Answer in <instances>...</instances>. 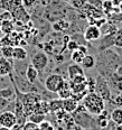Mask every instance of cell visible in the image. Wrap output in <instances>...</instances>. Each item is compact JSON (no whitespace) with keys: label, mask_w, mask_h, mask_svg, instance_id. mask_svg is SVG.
Masks as SVG:
<instances>
[{"label":"cell","mask_w":122,"mask_h":130,"mask_svg":"<svg viewBox=\"0 0 122 130\" xmlns=\"http://www.w3.org/2000/svg\"><path fill=\"white\" fill-rule=\"evenodd\" d=\"M121 64L122 56L116 51L108 48L104 51H100L96 54L95 67L97 69L99 74H101L104 77H108L113 72H115L118 66Z\"/></svg>","instance_id":"cell-1"},{"label":"cell","mask_w":122,"mask_h":130,"mask_svg":"<svg viewBox=\"0 0 122 130\" xmlns=\"http://www.w3.org/2000/svg\"><path fill=\"white\" fill-rule=\"evenodd\" d=\"M81 102L85 110L93 116L101 115L105 110V101L95 92H88Z\"/></svg>","instance_id":"cell-2"},{"label":"cell","mask_w":122,"mask_h":130,"mask_svg":"<svg viewBox=\"0 0 122 130\" xmlns=\"http://www.w3.org/2000/svg\"><path fill=\"white\" fill-rule=\"evenodd\" d=\"M72 117L74 119L75 123L78 127H81V129H95V127H97L96 120L93 118V115H91L90 112L85 110V108L83 105L78 104L77 109L72 113Z\"/></svg>","instance_id":"cell-3"},{"label":"cell","mask_w":122,"mask_h":130,"mask_svg":"<svg viewBox=\"0 0 122 130\" xmlns=\"http://www.w3.org/2000/svg\"><path fill=\"white\" fill-rule=\"evenodd\" d=\"M94 92L99 94L105 102L111 101L112 92H111V89H110L109 84H108L107 78L104 76H102L101 74H99L95 77V88H94Z\"/></svg>","instance_id":"cell-4"},{"label":"cell","mask_w":122,"mask_h":130,"mask_svg":"<svg viewBox=\"0 0 122 130\" xmlns=\"http://www.w3.org/2000/svg\"><path fill=\"white\" fill-rule=\"evenodd\" d=\"M65 81L66 80L63 77V75L53 73V74L48 75V76L46 77V80L44 81L45 90L50 92V93H57L62 89V86L64 85Z\"/></svg>","instance_id":"cell-5"},{"label":"cell","mask_w":122,"mask_h":130,"mask_svg":"<svg viewBox=\"0 0 122 130\" xmlns=\"http://www.w3.org/2000/svg\"><path fill=\"white\" fill-rule=\"evenodd\" d=\"M30 64L37 70L39 73L44 72L48 65V56L47 54L43 51H38V52L32 53V56L30 58Z\"/></svg>","instance_id":"cell-6"},{"label":"cell","mask_w":122,"mask_h":130,"mask_svg":"<svg viewBox=\"0 0 122 130\" xmlns=\"http://www.w3.org/2000/svg\"><path fill=\"white\" fill-rule=\"evenodd\" d=\"M105 78L108 81V84L110 86L112 94L122 93V76L116 74V72H113L112 74Z\"/></svg>","instance_id":"cell-7"},{"label":"cell","mask_w":122,"mask_h":130,"mask_svg":"<svg viewBox=\"0 0 122 130\" xmlns=\"http://www.w3.org/2000/svg\"><path fill=\"white\" fill-rule=\"evenodd\" d=\"M16 124H17V118L12 111L4 110L0 113V126L12 129Z\"/></svg>","instance_id":"cell-8"},{"label":"cell","mask_w":122,"mask_h":130,"mask_svg":"<svg viewBox=\"0 0 122 130\" xmlns=\"http://www.w3.org/2000/svg\"><path fill=\"white\" fill-rule=\"evenodd\" d=\"M83 36H84V39H85L86 42H96V40H99L100 37L102 36L101 29H100V27H97L96 25L91 24V25H89L85 28Z\"/></svg>","instance_id":"cell-9"},{"label":"cell","mask_w":122,"mask_h":130,"mask_svg":"<svg viewBox=\"0 0 122 130\" xmlns=\"http://www.w3.org/2000/svg\"><path fill=\"white\" fill-rule=\"evenodd\" d=\"M114 34L115 32H111V34L102 35V36L100 37L99 44H97V52L108 50V48L114 46Z\"/></svg>","instance_id":"cell-10"},{"label":"cell","mask_w":122,"mask_h":130,"mask_svg":"<svg viewBox=\"0 0 122 130\" xmlns=\"http://www.w3.org/2000/svg\"><path fill=\"white\" fill-rule=\"evenodd\" d=\"M11 16L13 20H18L21 21V23H27L29 19H30V16L27 12L26 8L23 6V4L19 5L15 8V9L11 11Z\"/></svg>","instance_id":"cell-11"},{"label":"cell","mask_w":122,"mask_h":130,"mask_svg":"<svg viewBox=\"0 0 122 130\" xmlns=\"http://www.w3.org/2000/svg\"><path fill=\"white\" fill-rule=\"evenodd\" d=\"M13 71V64L11 59H8L4 56L0 57V77L9 76Z\"/></svg>","instance_id":"cell-12"},{"label":"cell","mask_w":122,"mask_h":130,"mask_svg":"<svg viewBox=\"0 0 122 130\" xmlns=\"http://www.w3.org/2000/svg\"><path fill=\"white\" fill-rule=\"evenodd\" d=\"M39 72L32 66V64H28L25 70V77L27 81H29L32 84H36V81L38 78Z\"/></svg>","instance_id":"cell-13"},{"label":"cell","mask_w":122,"mask_h":130,"mask_svg":"<svg viewBox=\"0 0 122 130\" xmlns=\"http://www.w3.org/2000/svg\"><path fill=\"white\" fill-rule=\"evenodd\" d=\"M28 57V53L24 47L21 46H13L12 51V59L18 62H24Z\"/></svg>","instance_id":"cell-14"},{"label":"cell","mask_w":122,"mask_h":130,"mask_svg":"<svg viewBox=\"0 0 122 130\" xmlns=\"http://www.w3.org/2000/svg\"><path fill=\"white\" fill-rule=\"evenodd\" d=\"M78 107V101L74 99V98H67V99L63 100V110L66 111L67 113L72 115Z\"/></svg>","instance_id":"cell-15"},{"label":"cell","mask_w":122,"mask_h":130,"mask_svg":"<svg viewBox=\"0 0 122 130\" xmlns=\"http://www.w3.org/2000/svg\"><path fill=\"white\" fill-rule=\"evenodd\" d=\"M67 74L69 80H72L78 75H84V69L81 66V64H71L69 66H67Z\"/></svg>","instance_id":"cell-16"},{"label":"cell","mask_w":122,"mask_h":130,"mask_svg":"<svg viewBox=\"0 0 122 130\" xmlns=\"http://www.w3.org/2000/svg\"><path fill=\"white\" fill-rule=\"evenodd\" d=\"M81 66L84 70H91L93 67H95V56L91 55V54H85L82 63H81Z\"/></svg>","instance_id":"cell-17"},{"label":"cell","mask_w":122,"mask_h":130,"mask_svg":"<svg viewBox=\"0 0 122 130\" xmlns=\"http://www.w3.org/2000/svg\"><path fill=\"white\" fill-rule=\"evenodd\" d=\"M88 80V78H86ZM71 85V90L72 94H78V93H83V92L88 91V82H82V83H69Z\"/></svg>","instance_id":"cell-18"},{"label":"cell","mask_w":122,"mask_h":130,"mask_svg":"<svg viewBox=\"0 0 122 130\" xmlns=\"http://www.w3.org/2000/svg\"><path fill=\"white\" fill-rule=\"evenodd\" d=\"M58 94V98L62 100L64 99H67V98H71L72 96V90H71V85H69V83L67 82V81H65L64 85L62 86V89L57 92Z\"/></svg>","instance_id":"cell-19"},{"label":"cell","mask_w":122,"mask_h":130,"mask_svg":"<svg viewBox=\"0 0 122 130\" xmlns=\"http://www.w3.org/2000/svg\"><path fill=\"white\" fill-rule=\"evenodd\" d=\"M111 121L114 124H122V108L116 107L111 112Z\"/></svg>","instance_id":"cell-20"},{"label":"cell","mask_w":122,"mask_h":130,"mask_svg":"<svg viewBox=\"0 0 122 130\" xmlns=\"http://www.w3.org/2000/svg\"><path fill=\"white\" fill-rule=\"evenodd\" d=\"M69 26H71L69 21H67L65 19H59V20H57V21H55V23H54L53 28H54V30H56V31H63V30L68 29Z\"/></svg>","instance_id":"cell-21"},{"label":"cell","mask_w":122,"mask_h":130,"mask_svg":"<svg viewBox=\"0 0 122 130\" xmlns=\"http://www.w3.org/2000/svg\"><path fill=\"white\" fill-rule=\"evenodd\" d=\"M63 109V100L62 99H55V100H50L48 102V110L51 112H56V111Z\"/></svg>","instance_id":"cell-22"},{"label":"cell","mask_w":122,"mask_h":130,"mask_svg":"<svg viewBox=\"0 0 122 130\" xmlns=\"http://www.w3.org/2000/svg\"><path fill=\"white\" fill-rule=\"evenodd\" d=\"M13 29H15V25H13V19H9V20H5L4 23L0 25V30L4 34L9 35Z\"/></svg>","instance_id":"cell-23"},{"label":"cell","mask_w":122,"mask_h":130,"mask_svg":"<svg viewBox=\"0 0 122 130\" xmlns=\"http://www.w3.org/2000/svg\"><path fill=\"white\" fill-rule=\"evenodd\" d=\"M46 119V116L44 113H38V112H32L28 116V120L30 122H34L36 124H39L40 122H43Z\"/></svg>","instance_id":"cell-24"},{"label":"cell","mask_w":122,"mask_h":130,"mask_svg":"<svg viewBox=\"0 0 122 130\" xmlns=\"http://www.w3.org/2000/svg\"><path fill=\"white\" fill-rule=\"evenodd\" d=\"M84 56H85V54H84L82 51H80L77 48V50H75V51H73V52H72V54H71V59H72L73 63L81 64V63H82V61H83Z\"/></svg>","instance_id":"cell-25"},{"label":"cell","mask_w":122,"mask_h":130,"mask_svg":"<svg viewBox=\"0 0 122 130\" xmlns=\"http://www.w3.org/2000/svg\"><path fill=\"white\" fill-rule=\"evenodd\" d=\"M0 95H1L4 99H7L10 101V99L13 98L16 95V92L13 88H4V89H0Z\"/></svg>","instance_id":"cell-26"},{"label":"cell","mask_w":122,"mask_h":130,"mask_svg":"<svg viewBox=\"0 0 122 130\" xmlns=\"http://www.w3.org/2000/svg\"><path fill=\"white\" fill-rule=\"evenodd\" d=\"M12 51H13L12 45H4L0 48L1 56H4V57H6L8 59H12Z\"/></svg>","instance_id":"cell-27"},{"label":"cell","mask_w":122,"mask_h":130,"mask_svg":"<svg viewBox=\"0 0 122 130\" xmlns=\"http://www.w3.org/2000/svg\"><path fill=\"white\" fill-rule=\"evenodd\" d=\"M114 47L122 48V28H119L114 34Z\"/></svg>","instance_id":"cell-28"},{"label":"cell","mask_w":122,"mask_h":130,"mask_svg":"<svg viewBox=\"0 0 122 130\" xmlns=\"http://www.w3.org/2000/svg\"><path fill=\"white\" fill-rule=\"evenodd\" d=\"M110 103L114 104V105H116V107H119V108H122V93H118V94H115V95H113L112 94Z\"/></svg>","instance_id":"cell-29"},{"label":"cell","mask_w":122,"mask_h":130,"mask_svg":"<svg viewBox=\"0 0 122 130\" xmlns=\"http://www.w3.org/2000/svg\"><path fill=\"white\" fill-rule=\"evenodd\" d=\"M23 130H40V128L38 124L28 121V122H25V124L23 126Z\"/></svg>","instance_id":"cell-30"},{"label":"cell","mask_w":122,"mask_h":130,"mask_svg":"<svg viewBox=\"0 0 122 130\" xmlns=\"http://www.w3.org/2000/svg\"><path fill=\"white\" fill-rule=\"evenodd\" d=\"M38 2V0H21V4L23 6L26 8V9H29V8L35 7Z\"/></svg>","instance_id":"cell-31"},{"label":"cell","mask_w":122,"mask_h":130,"mask_svg":"<svg viewBox=\"0 0 122 130\" xmlns=\"http://www.w3.org/2000/svg\"><path fill=\"white\" fill-rule=\"evenodd\" d=\"M38 126H39L40 130H54V127L51 126V123L49 122V121L46 120V119L43 121V122H40Z\"/></svg>","instance_id":"cell-32"},{"label":"cell","mask_w":122,"mask_h":130,"mask_svg":"<svg viewBox=\"0 0 122 130\" xmlns=\"http://www.w3.org/2000/svg\"><path fill=\"white\" fill-rule=\"evenodd\" d=\"M66 48L67 50H69L71 52H73V51H75V50H77L78 48V43L76 42V40H74V39H69L68 42H67Z\"/></svg>","instance_id":"cell-33"},{"label":"cell","mask_w":122,"mask_h":130,"mask_svg":"<svg viewBox=\"0 0 122 130\" xmlns=\"http://www.w3.org/2000/svg\"><path fill=\"white\" fill-rule=\"evenodd\" d=\"M88 4L91 5L92 7L96 8V9H101V10H102L103 0H88Z\"/></svg>","instance_id":"cell-34"},{"label":"cell","mask_w":122,"mask_h":130,"mask_svg":"<svg viewBox=\"0 0 122 130\" xmlns=\"http://www.w3.org/2000/svg\"><path fill=\"white\" fill-rule=\"evenodd\" d=\"M9 103H10V101L9 100H7V99H4L1 95H0V111H4V110H6L8 107H9Z\"/></svg>","instance_id":"cell-35"},{"label":"cell","mask_w":122,"mask_h":130,"mask_svg":"<svg viewBox=\"0 0 122 130\" xmlns=\"http://www.w3.org/2000/svg\"><path fill=\"white\" fill-rule=\"evenodd\" d=\"M109 19L112 21H115V23H122V13H120V12L112 13L109 17Z\"/></svg>","instance_id":"cell-36"},{"label":"cell","mask_w":122,"mask_h":130,"mask_svg":"<svg viewBox=\"0 0 122 130\" xmlns=\"http://www.w3.org/2000/svg\"><path fill=\"white\" fill-rule=\"evenodd\" d=\"M111 2L115 8H119V6L122 4V0H111Z\"/></svg>","instance_id":"cell-37"},{"label":"cell","mask_w":122,"mask_h":130,"mask_svg":"<svg viewBox=\"0 0 122 130\" xmlns=\"http://www.w3.org/2000/svg\"><path fill=\"white\" fill-rule=\"evenodd\" d=\"M115 72H116V74H119L120 76H122V64H121V65H119Z\"/></svg>","instance_id":"cell-38"},{"label":"cell","mask_w":122,"mask_h":130,"mask_svg":"<svg viewBox=\"0 0 122 130\" xmlns=\"http://www.w3.org/2000/svg\"><path fill=\"white\" fill-rule=\"evenodd\" d=\"M111 130H122V124H118V126L114 124V127H113Z\"/></svg>","instance_id":"cell-39"},{"label":"cell","mask_w":122,"mask_h":130,"mask_svg":"<svg viewBox=\"0 0 122 130\" xmlns=\"http://www.w3.org/2000/svg\"><path fill=\"white\" fill-rule=\"evenodd\" d=\"M0 130H12L11 128H7V127H2L0 126Z\"/></svg>","instance_id":"cell-40"},{"label":"cell","mask_w":122,"mask_h":130,"mask_svg":"<svg viewBox=\"0 0 122 130\" xmlns=\"http://www.w3.org/2000/svg\"><path fill=\"white\" fill-rule=\"evenodd\" d=\"M64 1H65V2H67V4H69V2H71L72 0H64Z\"/></svg>","instance_id":"cell-41"},{"label":"cell","mask_w":122,"mask_h":130,"mask_svg":"<svg viewBox=\"0 0 122 130\" xmlns=\"http://www.w3.org/2000/svg\"><path fill=\"white\" fill-rule=\"evenodd\" d=\"M121 50H122V48H121ZM121 56H122V54H121Z\"/></svg>","instance_id":"cell-42"},{"label":"cell","mask_w":122,"mask_h":130,"mask_svg":"<svg viewBox=\"0 0 122 130\" xmlns=\"http://www.w3.org/2000/svg\"><path fill=\"white\" fill-rule=\"evenodd\" d=\"M103 1H105V0H103Z\"/></svg>","instance_id":"cell-43"}]
</instances>
